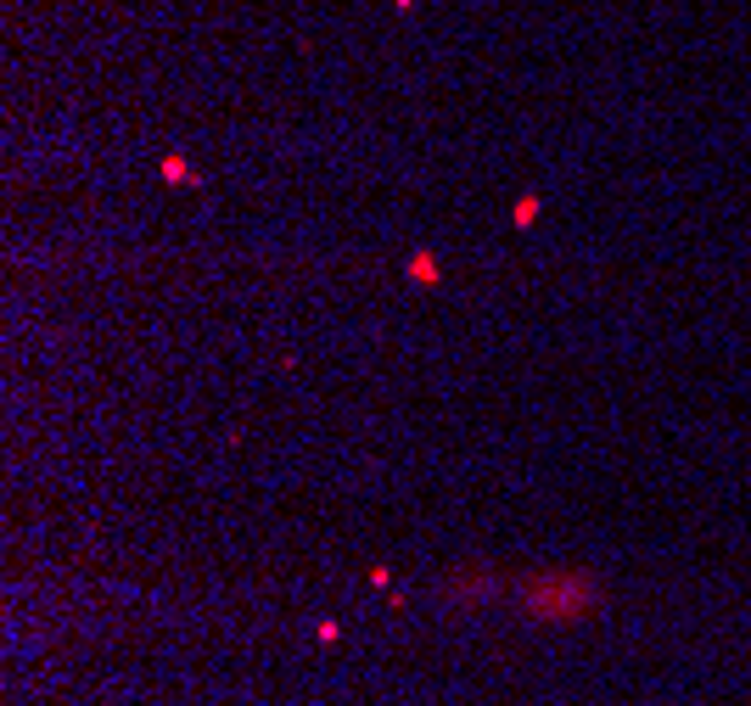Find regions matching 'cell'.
Instances as JSON below:
<instances>
[{
  "label": "cell",
  "instance_id": "1",
  "mask_svg": "<svg viewBox=\"0 0 751 706\" xmlns=\"http://www.w3.org/2000/svg\"><path fill=\"white\" fill-rule=\"evenodd\" d=\"M516 600L539 622H583L600 606V583L589 572H533L516 583Z\"/></svg>",
  "mask_w": 751,
  "mask_h": 706
},
{
  "label": "cell",
  "instance_id": "2",
  "mask_svg": "<svg viewBox=\"0 0 751 706\" xmlns=\"http://www.w3.org/2000/svg\"><path fill=\"white\" fill-rule=\"evenodd\" d=\"M494 594H499L494 572H454L443 583V600H454V606H477V600H494Z\"/></svg>",
  "mask_w": 751,
  "mask_h": 706
},
{
  "label": "cell",
  "instance_id": "3",
  "mask_svg": "<svg viewBox=\"0 0 751 706\" xmlns=\"http://www.w3.org/2000/svg\"><path fill=\"white\" fill-rule=\"evenodd\" d=\"M410 281H415V286H432V281H438V258H432V253H415V258H410Z\"/></svg>",
  "mask_w": 751,
  "mask_h": 706
},
{
  "label": "cell",
  "instance_id": "4",
  "mask_svg": "<svg viewBox=\"0 0 751 706\" xmlns=\"http://www.w3.org/2000/svg\"><path fill=\"white\" fill-rule=\"evenodd\" d=\"M539 219V197H522L516 202V225H533Z\"/></svg>",
  "mask_w": 751,
  "mask_h": 706
},
{
  "label": "cell",
  "instance_id": "5",
  "mask_svg": "<svg viewBox=\"0 0 751 706\" xmlns=\"http://www.w3.org/2000/svg\"><path fill=\"white\" fill-rule=\"evenodd\" d=\"M163 180H191V169H185V157H163Z\"/></svg>",
  "mask_w": 751,
  "mask_h": 706
}]
</instances>
